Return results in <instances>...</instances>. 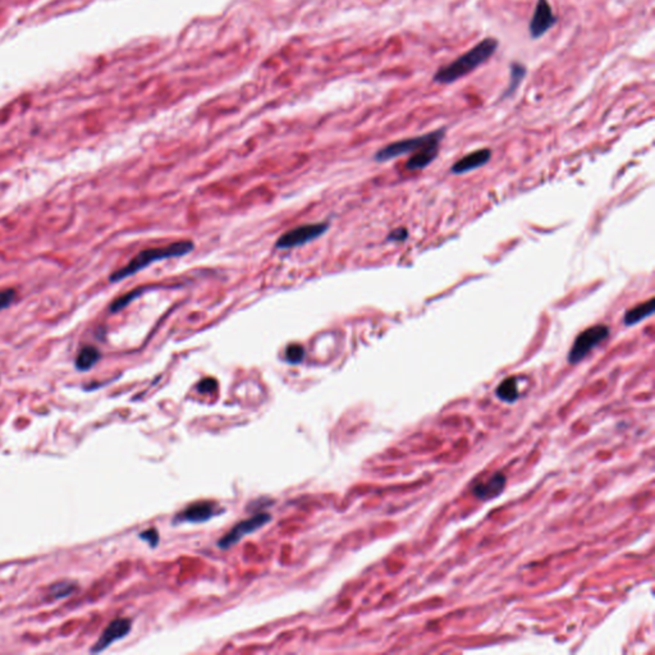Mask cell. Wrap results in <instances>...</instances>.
I'll return each instance as SVG.
<instances>
[{
    "label": "cell",
    "mask_w": 655,
    "mask_h": 655,
    "mask_svg": "<svg viewBox=\"0 0 655 655\" xmlns=\"http://www.w3.org/2000/svg\"><path fill=\"white\" fill-rule=\"evenodd\" d=\"M500 48V40L495 37H485L479 41L474 48L456 58L450 65L439 68L433 81L439 85H450L473 74L479 67L485 65Z\"/></svg>",
    "instance_id": "1"
},
{
    "label": "cell",
    "mask_w": 655,
    "mask_h": 655,
    "mask_svg": "<svg viewBox=\"0 0 655 655\" xmlns=\"http://www.w3.org/2000/svg\"><path fill=\"white\" fill-rule=\"evenodd\" d=\"M194 247H195V245H194L192 241H180V242H173L171 245L142 250L126 266L114 271L109 277V280L112 283H118L123 279L137 274L139 271L148 268V265H151L154 262L165 260V259L186 256L194 250Z\"/></svg>",
    "instance_id": "2"
},
{
    "label": "cell",
    "mask_w": 655,
    "mask_h": 655,
    "mask_svg": "<svg viewBox=\"0 0 655 655\" xmlns=\"http://www.w3.org/2000/svg\"><path fill=\"white\" fill-rule=\"evenodd\" d=\"M447 128L442 127L433 132H429L425 135H420L415 137L409 139H400L386 145L383 148H380L377 154L374 155V160L377 163H384L388 160L395 159L398 156L407 155V154H414L420 148H425L433 144H441L444 136H445Z\"/></svg>",
    "instance_id": "3"
},
{
    "label": "cell",
    "mask_w": 655,
    "mask_h": 655,
    "mask_svg": "<svg viewBox=\"0 0 655 655\" xmlns=\"http://www.w3.org/2000/svg\"><path fill=\"white\" fill-rule=\"evenodd\" d=\"M609 333H611L609 328L604 324H598V325L585 329L576 337L572 347L568 352V362L572 365L579 364L589 355L591 350H594L603 341H606L609 337Z\"/></svg>",
    "instance_id": "4"
},
{
    "label": "cell",
    "mask_w": 655,
    "mask_h": 655,
    "mask_svg": "<svg viewBox=\"0 0 655 655\" xmlns=\"http://www.w3.org/2000/svg\"><path fill=\"white\" fill-rule=\"evenodd\" d=\"M328 228H329V223H314V224L300 226L297 228L288 230L283 236H280L275 246L282 250H287V248L306 245L314 239L319 238L320 236H323Z\"/></svg>",
    "instance_id": "5"
},
{
    "label": "cell",
    "mask_w": 655,
    "mask_h": 655,
    "mask_svg": "<svg viewBox=\"0 0 655 655\" xmlns=\"http://www.w3.org/2000/svg\"><path fill=\"white\" fill-rule=\"evenodd\" d=\"M271 520L269 513H257L255 516L246 518L244 521L238 522L227 535H224L221 541H218V547L228 549L236 545L241 539H244L248 534H253L262 529V526H265Z\"/></svg>",
    "instance_id": "6"
},
{
    "label": "cell",
    "mask_w": 655,
    "mask_h": 655,
    "mask_svg": "<svg viewBox=\"0 0 655 655\" xmlns=\"http://www.w3.org/2000/svg\"><path fill=\"white\" fill-rule=\"evenodd\" d=\"M558 17L554 15L548 0H538L531 21L529 24V33L532 40H539L550 28L557 25Z\"/></svg>",
    "instance_id": "7"
},
{
    "label": "cell",
    "mask_w": 655,
    "mask_h": 655,
    "mask_svg": "<svg viewBox=\"0 0 655 655\" xmlns=\"http://www.w3.org/2000/svg\"><path fill=\"white\" fill-rule=\"evenodd\" d=\"M219 508L212 502H197L191 504L187 508H185L182 512H180L177 516L174 517L173 522L174 524H183V522H189V524H198V522H206L210 518L219 515Z\"/></svg>",
    "instance_id": "8"
},
{
    "label": "cell",
    "mask_w": 655,
    "mask_h": 655,
    "mask_svg": "<svg viewBox=\"0 0 655 655\" xmlns=\"http://www.w3.org/2000/svg\"><path fill=\"white\" fill-rule=\"evenodd\" d=\"M132 622L128 618H117L114 621L109 623L107 629L101 633L100 639L96 641V644L92 647L91 652L92 653H100L105 650L108 647H110L113 643L118 640L126 638L131 632Z\"/></svg>",
    "instance_id": "9"
},
{
    "label": "cell",
    "mask_w": 655,
    "mask_h": 655,
    "mask_svg": "<svg viewBox=\"0 0 655 655\" xmlns=\"http://www.w3.org/2000/svg\"><path fill=\"white\" fill-rule=\"evenodd\" d=\"M491 158V148H479L461 158L459 162L453 164L450 168V172L453 174H465V173L475 171L477 168H482L485 164L489 163Z\"/></svg>",
    "instance_id": "10"
},
{
    "label": "cell",
    "mask_w": 655,
    "mask_h": 655,
    "mask_svg": "<svg viewBox=\"0 0 655 655\" xmlns=\"http://www.w3.org/2000/svg\"><path fill=\"white\" fill-rule=\"evenodd\" d=\"M506 482H507L506 476L498 473V474L491 476L488 482L476 484L474 489H473L474 495L476 498L482 500H493V498L498 497L500 493L503 491L504 486H506Z\"/></svg>",
    "instance_id": "11"
},
{
    "label": "cell",
    "mask_w": 655,
    "mask_h": 655,
    "mask_svg": "<svg viewBox=\"0 0 655 655\" xmlns=\"http://www.w3.org/2000/svg\"><path fill=\"white\" fill-rule=\"evenodd\" d=\"M439 146L441 144H433L415 151L405 164V168L409 172L424 169L429 164L434 162L435 158L439 154Z\"/></svg>",
    "instance_id": "12"
},
{
    "label": "cell",
    "mask_w": 655,
    "mask_h": 655,
    "mask_svg": "<svg viewBox=\"0 0 655 655\" xmlns=\"http://www.w3.org/2000/svg\"><path fill=\"white\" fill-rule=\"evenodd\" d=\"M527 76V67L524 63L520 62H511L509 65V80H508L507 89L502 95V100L511 98L517 89L521 86L525 78Z\"/></svg>",
    "instance_id": "13"
},
{
    "label": "cell",
    "mask_w": 655,
    "mask_h": 655,
    "mask_svg": "<svg viewBox=\"0 0 655 655\" xmlns=\"http://www.w3.org/2000/svg\"><path fill=\"white\" fill-rule=\"evenodd\" d=\"M655 309V300L650 298L649 301L639 303L635 307L630 309L623 316V324L627 327H632L640 323L641 320L647 319L653 315Z\"/></svg>",
    "instance_id": "14"
},
{
    "label": "cell",
    "mask_w": 655,
    "mask_h": 655,
    "mask_svg": "<svg viewBox=\"0 0 655 655\" xmlns=\"http://www.w3.org/2000/svg\"><path fill=\"white\" fill-rule=\"evenodd\" d=\"M100 359H101V353L96 347L86 346L77 355L76 368H78L80 371H87L91 368H94Z\"/></svg>",
    "instance_id": "15"
},
{
    "label": "cell",
    "mask_w": 655,
    "mask_h": 655,
    "mask_svg": "<svg viewBox=\"0 0 655 655\" xmlns=\"http://www.w3.org/2000/svg\"><path fill=\"white\" fill-rule=\"evenodd\" d=\"M495 393L498 395V398L504 402H513L516 401L518 398V385H517V379L516 377H507L506 380H503Z\"/></svg>",
    "instance_id": "16"
},
{
    "label": "cell",
    "mask_w": 655,
    "mask_h": 655,
    "mask_svg": "<svg viewBox=\"0 0 655 655\" xmlns=\"http://www.w3.org/2000/svg\"><path fill=\"white\" fill-rule=\"evenodd\" d=\"M142 291H144V289H142V288H139V289H135V291H132V292H128L127 295L119 297L118 300H115L114 303H112V306H110V312H121V310L124 309V307H126L128 303H131L132 301L135 300V298H137L139 295H142Z\"/></svg>",
    "instance_id": "17"
},
{
    "label": "cell",
    "mask_w": 655,
    "mask_h": 655,
    "mask_svg": "<svg viewBox=\"0 0 655 655\" xmlns=\"http://www.w3.org/2000/svg\"><path fill=\"white\" fill-rule=\"evenodd\" d=\"M305 357V350L301 344H289L286 350V360L289 364H300Z\"/></svg>",
    "instance_id": "18"
},
{
    "label": "cell",
    "mask_w": 655,
    "mask_h": 655,
    "mask_svg": "<svg viewBox=\"0 0 655 655\" xmlns=\"http://www.w3.org/2000/svg\"><path fill=\"white\" fill-rule=\"evenodd\" d=\"M16 291L13 288L0 289V312L8 309L16 300Z\"/></svg>",
    "instance_id": "19"
},
{
    "label": "cell",
    "mask_w": 655,
    "mask_h": 655,
    "mask_svg": "<svg viewBox=\"0 0 655 655\" xmlns=\"http://www.w3.org/2000/svg\"><path fill=\"white\" fill-rule=\"evenodd\" d=\"M139 538L142 541H148V544L155 548L156 545L159 544V534L156 531V529H148V530H145V531L141 532L139 534Z\"/></svg>",
    "instance_id": "20"
},
{
    "label": "cell",
    "mask_w": 655,
    "mask_h": 655,
    "mask_svg": "<svg viewBox=\"0 0 655 655\" xmlns=\"http://www.w3.org/2000/svg\"><path fill=\"white\" fill-rule=\"evenodd\" d=\"M197 388H198L200 393H210V392H214L218 388V383L213 377H206L203 382H200V384Z\"/></svg>",
    "instance_id": "21"
},
{
    "label": "cell",
    "mask_w": 655,
    "mask_h": 655,
    "mask_svg": "<svg viewBox=\"0 0 655 655\" xmlns=\"http://www.w3.org/2000/svg\"><path fill=\"white\" fill-rule=\"evenodd\" d=\"M409 237V232L406 228H397L394 230L393 232L389 233V236L386 237V241L389 242H403L406 241Z\"/></svg>",
    "instance_id": "22"
},
{
    "label": "cell",
    "mask_w": 655,
    "mask_h": 655,
    "mask_svg": "<svg viewBox=\"0 0 655 655\" xmlns=\"http://www.w3.org/2000/svg\"><path fill=\"white\" fill-rule=\"evenodd\" d=\"M67 585H68V584H66V582H62V585L59 584V585H56V586L53 588V593H54L56 598H62V597H67V595L71 594V591L63 590L66 588Z\"/></svg>",
    "instance_id": "23"
}]
</instances>
